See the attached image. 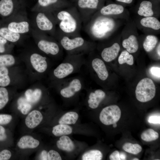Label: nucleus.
I'll list each match as a JSON object with an SVG mask.
<instances>
[{
    "instance_id": "11",
    "label": "nucleus",
    "mask_w": 160,
    "mask_h": 160,
    "mask_svg": "<svg viewBox=\"0 0 160 160\" xmlns=\"http://www.w3.org/2000/svg\"><path fill=\"white\" fill-rule=\"evenodd\" d=\"M43 116L39 111L34 110L30 112L25 119L26 126L30 129H33L37 126L42 121Z\"/></svg>"
},
{
    "instance_id": "51",
    "label": "nucleus",
    "mask_w": 160,
    "mask_h": 160,
    "mask_svg": "<svg viewBox=\"0 0 160 160\" xmlns=\"http://www.w3.org/2000/svg\"><path fill=\"white\" fill-rule=\"evenodd\" d=\"M134 160H138L139 159H138L137 158H134L133 159Z\"/></svg>"
},
{
    "instance_id": "40",
    "label": "nucleus",
    "mask_w": 160,
    "mask_h": 160,
    "mask_svg": "<svg viewBox=\"0 0 160 160\" xmlns=\"http://www.w3.org/2000/svg\"><path fill=\"white\" fill-rule=\"evenodd\" d=\"M149 71L151 74L155 78L160 79V68L156 67H152L149 69Z\"/></svg>"
},
{
    "instance_id": "13",
    "label": "nucleus",
    "mask_w": 160,
    "mask_h": 160,
    "mask_svg": "<svg viewBox=\"0 0 160 160\" xmlns=\"http://www.w3.org/2000/svg\"><path fill=\"white\" fill-rule=\"evenodd\" d=\"M120 50L119 44L118 43H115L110 47L103 49L101 54V57L105 61L111 62L117 57Z\"/></svg>"
},
{
    "instance_id": "42",
    "label": "nucleus",
    "mask_w": 160,
    "mask_h": 160,
    "mask_svg": "<svg viewBox=\"0 0 160 160\" xmlns=\"http://www.w3.org/2000/svg\"><path fill=\"white\" fill-rule=\"evenodd\" d=\"M7 41L6 39L0 36V53H3L5 52V45Z\"/></svg>"
},
{
    "instance_id": "37",
    "label": "nucleus",
    "mask_w": 160,
    "mask_h": 160,
    "mask_svg": "<svg viewBox=\"0 0 160 160\" xmlns=\"http://www.w3.org/2000/svg\"><path fill=\"white\" fill-rule=\"evenodd\" d=\"M12 118L11 115L8 114H0V125L8 124L11 122Z\"/></svg>"
},
{
    "instance_id": "26",
    "label": "nucleus",
    "mask_w": 160,
    "mask_h": 160,
    "mask_svg": "<svg viewBox=\"0 0 160 160\" xmlns=\"http://www.w3.org/2000/svg\"><path fill=\"white\" fill-rule=\"evenodd\" d=\"M140 23L142 26L155 30H159L160 28L159 21L154 17H145L141 20Z\"/></svg>"
},
{
    "instance_id": "39",
    "label": "nucleus",
    "mask_w": 160,
    "mask_h": 160,
    "mask_svg": "<svg viewBox=\"0 0 160 160\" xmlns=\"http://www.w3.org/2000/svg\"><path fill=\"white\" fill-rule=\"evenodd\" d=\"M11 156V152L9 150L4 149L0 152V160H9Z\"/></svg>"
},
{
    "instance_id": "44",
    "label": "nucleus",
    "mask_w": 160,
    "mask_h": 160,
    "mask_svg": "<svg viewBox=\"0 0 160 160\" xmlns=\"http://www.w3.org/2000/svg\"><path fill=\"white\" fill-rule=\"evenodd\" d=\"M7 138V135L4 128L0 125V141H4Z\"/></svg>"
},
{
    "instance_id": "24",
    "label": "nucleus",
    "mask_w": 160,
    "mask_h": 160,
    "mask_svg": "<svg viewBox=\"0 0 160 160\" xmlns=\"http://www.w3.org/2000/svg\"><path fill=\"white\" fill-rule=\"evenodd\" d=\"M0 36L7 41L12 42L18 41L20 37V34L12 32L7 27H5L0 28Z\"/></svg>"
},
{
    "instance_id": "29",
    "label": "nucleus",
    "mask_w": 160,
    "mask_h": 160,
    "mask_svg": "<svg viewBox=\"0 0 160 160\" xmlns=\"http://www.w3.org/2000/svg\"><path fill=\"white\" fill-rule=\"evenodd\" d=\"M10 79L7 67H0V87H5L9 85Z\"/></svg>"
},
{
    "instance_id": "25",
    "label": "nucleus",
    "mask_w": 160,
    "mask_h": 160,
    "mask_svg": "<svg viewBox=\"0 0 160 160\" xmlns=\"http://www.w3.org/2000/svg\"><path fill=\"white\" fill-rule=\"evenodd\" d=\"M79 118L78 114L75 112L70 111L63 115L59 120V124L69 125L76 123Z\"/></svg>"
},
{
    "instance_id": "38",
    "label": "nucleus",
    "mask_w": 160,
    "mask_h": 160,
    "mask_svg": "<svg viewBox=\"0 0 160 160\" xmlns=\"http://www.w3.org/2000/svg\"><path fill=\"white\" fill-rule=\"evenodd\" d=\"M48 160H61L62 158L57 151L53 150H50L48 152Z\"/></svg>"
},
{
    "instance_id": "35",
    "label": "nucleus",
    "mask_w": 160,
    "mask_h": 160,
    "mask_svg": "<svg viewBox=\"0 0 160 160\" xmlns=\"http://www.w3.org/2000/svg\"><path fill=\"white\" fill-rule=\"evenodd\" d=\"M98 0H79L78 5L81 8L96 9L99 3Z\"/></svg>"
},
{
    "instance_id": "17",
    "label": "nucleus",
    "mask_w": 160,
    "mask_h": 160,
    "mask_svg": "<svg viewBox=\"0 0 160 160\" xmlns=\"http://www.w3.org/2000/svg\"><path fill=\"white\" fill-rule=\"evenodd\" d=\"M29 24L27 22L23 21L10 22L8 25L7 28L12 31L20 34L28 32L29 31Z\"/></svg>"
},
{
    "instance_id": "34",
    "label": "nucleus",
    "mask_w": 160,
    "mask_h": 160,
    "mask_svg": "<svg viewBox=\"0 0 160 160\" xmlns=\"http://www.w3.org/2000/svg\"><path fill=\"white\" fill-rule=\"evenodd\" d=\"M18 109L21 111L23 114H26L31 110L32 105L25 98H20L18 100Z\"/></svg>"
},
{
    "instance_id": "14",
    "label": "nucleus",
    "mask_w": 160,
    "mask_h": 160,
    "mask_svg": "<svg viewBox=\"0 0 160 160\" xmlns=\"http://www.w3.org/2000/svg\"><path fill=\"white\" fill-rule=\"evenodd\" d=\"M39 141L33 137L26 135L22 137L17 143L18 147L21 149H34L37 147Z\"/></svg>"
},
{
    "instance_id": "18",
    "label": "nucleus",
    "mask_w": 160,
    "mask_h": 160,
    "mask_svg": "<svg viewBox=\"0 0 160 160\" xmlns=\"http://www.w3.org/2000/svg\"><path fill=\"white\" fill-rule=\"evenodd\" d=\"M123 47L126 49L130 53L136 52L138 48V41L136 36L134 35L130 36L128 38L124 39L122 42Z\"/></svg>"
},
{
    "instance_id": "19",
    "label": "nucleus",
    "mask_w": 160,
    "mask_h": 160,
    "mask_svg": "<svg viewBox=\"0 0 160 160\" xmlns=\"http://www.w3.org/2000/svg\"><path fill=\"white\" fill-rule=\"evenodd\" d=\"M124 10V8L121 5L111 4L103 7L100 12L104 15H118L122 13Z\"/></svg>"
},
{
    "instance_id": "43",
    "label": "nucleus",
    "mask_w": 160,
    "mask_h": 160,
    "mask_svg": "<svg viewBox=\"0 0 160 160\" xmlns=\"http://www.w3.org/2000/svg\"><path fill=\"white\" fill-rule=\"evenodd\" d=\"M160 116L153 115L149 118L148 121L149 123L155 124H160Z\"/></svg>"
},
{
    "instance_id": "27",
    "label": "nucleus",
    "mask_w": 160,
    "mask_h": 160,
    "mask_svg": "<svg viewBox=\"0 0 160 160\" xmlns=\"http://www.w3.org/2000/svg\"><path fill=\"white\" fill-rule=\"evenodd\" d=\"M158 41V39L153 35L147 36L143 43V47L145 50L147 52L152 51L156 47Z\"/></svg>"
},
{
    "instance_id": "41",
    "label": "nucleus",
    "mask_w": 160,
    "mask_h": 160,
    "mask_svg": "<svg viewBox=\"0 0 160 160\" xmlns=\"http://www.w3.org/2000/svg\"><path fill=\"white\" fill-rule=\"evenodd\" d=\"M58 0H38L39 4L43 7H47L56 3Z\"/></svg>"
},
{
    "instance_id": "23",
    "label": "nucleus",
    "mask_w": 160,
    "mask_h": 160,
    "mask_svg": "<svg viewBox=\"0 0 160 160\" xmlns=\"http://www.w3.org/2000/svg\"><path fill=\"white\" fill-rule=\"evenodd\" d=\"M42 95L41 90L39 88L34 90L31 89H27L25 92V98L29 103H35L40 99Z\"/></svg>"
},
{
    "instance_id": "8",
    "label": "nucleus",
    "mask_w": 160,
    "mask_h": 160,
    "mask_svg": "<svg viewBox=\"0 0 160 160\" xmlns=\"http://www.w3.org/2000/svg\"><path fill=\"white\" fill-rule=\"evenodd\" d=\"M46 57L34 53L30 57L31 63L34 69L39 73L44 72L48 68V64Z\"/></svg>"
},
{
    "instance_id": "1",
    "label": "nucleus",
    "mask_w": 160,
    "mask_h": 160,
    "mask_svg": "<svg viewBox=\"0 0 160 160\" xmlns=\"http://www.w3.org/2000/svg\"><path fill=\"white\" fill-rule=\"evenodd\" d=\"M81 73L60 81V94L63 97L69 98L74 96L84 88L88 87V79Z\"/></svg>"
},
{
    "instance_id": "2",
    "label": "nucleus",
    "mask_w": 160,
    "mask_h": 160,
    "mask_svg": "<svg viewBox=\"0 0 160 160\" xmlns=\"http://www.w3.org/2000/svg\"><path fill=\"white\" fill-rule=\"evenodd\" d=\"M66 60L60 63L55 68L54 76L60 80L74 74L79 73L85 66L86 61Z\"/></svg>"
},
{
    "instance_id": "15",
    "label": "nucleus",
    "mask_w": 160,
    "mask_h": 160,
    "mask_svg": "<svg viewBox=\"0 0 160 160\" xmlns=\"http://www.w3.org/2000/svg\"><path fill=\"white\" fill-rule=\"evenodd\" d=\"M36 21L38 27L41 30L49 31L53 28L52 22L44 13L39 12L37 14Z\"/></svg>"
},
{
    "instance_id": "16",
    "label": "nucleus",
    "mask_w": 160,
    "mask_h": 160,
    "mask_svg": "<svg viewBox=\"0 0 160 160\" xmlns=\"http://www.w3.org/2000/svg\"><path fill=\"white\" fill-rule=\"evenodd\" d=\"M57 148L67 152L73 151L75 148V145L69 137L65 135L61 136L56 143Z\"/></svg>"
},
{
    "instance_id": "22",
    "label": "nucleus",
    "mask_w": 160,
    "mask_h": 160,
    "mask_svg": "<svg viewBox=\"0 0 160 160\" xmlns=\"http://www.w3.org/2000/svg\"><path fill=\"white\" fill-rule=\"evenodd\" d=\"M72 130V127L68 125L59 124L53 127L52 133L55 136H61L71 134Z\"/></svg>"
},
{
    "instance_id": "33",
    "label": "nucleus",
    "mask_w": 160,
    "mask_h": 160,
    "mask_svg": "<svg viewBox=\"0 0 160 160\" xmlns=\"http://www.w3.org/2000/svg\"><path fill=\"white\" fill-rule=\"evenodd\" d=\"M118 61L120 64L126 63L128 65H132L134 63L133 56L127 50L123 51L119 56Z\"/></svg>"
},
{
    "instance_id": "32",
    "label": "nucleus",
    "mask_w": 160,
    "mask_h": 160,
    "mask_svg": "<svg viewBox=\"0 0 160 160\" xmlns=\"http://www.w3.org/2000/svg\"><path fill=\"white\" fill-rule=\"evenodd\" d=\"M123 149L126 152L133 154H137L142 150L141 146L138 144L127 143L123 146Z\"/></svg>"
},
{
    "instance_id": "7",
    "label": "nucleus",
    "mask_w": 160,
    "mask_h": 160,
    "mask_svg": "<svg viewBox=\"0 0 160 160\" xmlns=\"http://www.w3.org/2000/svg\"><path fill=\"white\" fill-rule=\"evenodd\" d=\"M85 63L91 66L92 69L96 73L100 79L104 81L107 79L109 75L105 63L101 59L95 58L93 59L90 63L86 61Z\"/></svg>"
},
{
    "instance_id": "20",
    "label": "nucleus",
    "mask_w": 160,
    "mask_h": 160,
    "mask_svg": "<svg viewBox=\"0 0 160 160\" xmlns=\"http://www.w3.org/2000/svg\"><path fill=\"white\" fill-rule=\"evenodd\" d=\"M14 4L12 0H0V15L6 17L10 15L13 12Z\"/></svg>"
},
{
    "instance_id": "6",
    "label": "nucleus",
    "mask_w": 160,
    "mask_h": 160,
    "mask_svg": "<svg viewBox=\"0 0 160 160\" xmlns=\"http://www.w3.org/2000/svg\"><path fill=\"white\" fill-rule=\"evenodd\" d=\"M57 17L61 21L59 26L63 31L71 33L76 30L77 26L76 21L70 13L66 11H61L58 13Z\"/></svg>"
},
{
    "instance_id": "21",
    "label": "nucleus",
    "mask_w": 160,
    "mask_h": 160,
    "mask_svg": "<svg viewBox=\"0 0 160 160\" xmlns=\"http://www.w3.org/2000/svg\"><path fill=\"white\" fill-rule=\"evenodd\" d=\"M137 13L139 15L145 17L152 16L153 15L152 4L149 1H143L140 4Z\"/></svg>"
},
{
    "instance_id": "36",
    "label": "nucleus",
    "mask_w": 160,
    "mask_h": 160,
    "mask_svg": "<svg viewBox=\"0 0 160 160\" xmlns=\"http://www.w3.org/2000/svg\"><path fill=\"white\" fill-rule=\"evenodd\" d=\"M9 100V94L7 90L5 87H0V110L6 106Z\"/></svg>"
},
{
    "instance_id": "48",
    "label": "nucleus",
    "mask_w": 160,
    "mask_h": 160,
    "mask_svg": "<svg viewBox=\"0 0 160 160\" xmlns=\"http://www.w3.org/2000/svg\"><path fill=\"white\" fill-rule=\"evenodd\" d=\"M119 2H121L122 3H126V4H130L131 3L132 1L133 0H116Z\"/></svg>"
},
{
    "instance_id": "49",
    "label": "nucleus",
    "mask_w": 160,
    "mask_h": 160,
    "mask_svg": "<svg viewBox=\"0 0 160 160\" xmlns=\"http://www.w3.org/2000/svg\"><path fill=\"white\" fill-rule=\"evenodd\" d=\"M160 43L159 44L157 48V53L158 55L160 57Z\"/></svg>"
},
{
    "instance_id": "3",
    "label": "nucleus",
    "mask_w": 160,
    "mask_h": 160,
    "mask_svg": "<svg viewBox=\"0 0 160 160\" xmlns=\"http://www.w3.org/2000/svg\"><path fill=\"white\" fill-rule=\"evenodd\" d=\"M156 92L155 85L150 78H145L141 79L137 84L135 93L137 99L141 102H146L152 99Z\"/></svg>"
},
{
    "instance_id": "28",
    "label": "nucleus",
    "mask_w": 160,
    "mask_h": 160,
    "mask_svg": "<svg viewBox=\"0 0 160 160\" xmlns=\"http://www.w3.org/2000/svg\"><path fill=\"white\" fill-rule=\"evenodd\" d=\"M101 152L97 150H91L84 153L81 159L83 160H100L103 158Z\"/></svg>"
},
{
    "instance_id": "10",
    "label": "nucleus",
    "mask_w": 160,
    "mask_h": 160,
    "mask_svg": "<svg viewBox=\"0 0 160 160\" xmlns=\"http://www.w3.org/2000/svg\"><path fill=\"white\" fill-rule=\"evenodd\" d=\"M38 46L41 51L47 54L55 55L60 51L59 46L56 43L44 40L39 41Z\"/></svg>"
},
{
    "instance_id": "50",
    "label": "nucleus",
    "mask_w": 160,
    "mask_h": 160,
    "mask_svg": "<svg viewBox=\"0 0 160 160\" xmlns=\"http://www.w3.org/2000/svg\"><path fill=\"white\" fill-rule=\"evenodd\" d=\"M113 124V127L115 128L117 127V124H116V123H115Z\"/></svg>"
},
{
    "instance_id": "47",
    "label": "nucleus",
    "mask_w": 160,
    "mask_h": 160,
    "mask_svg": "<svg viewBox=\"0 0 160 160\" xmlns=\"http://www.w3.org/2000/svg\"><path fill=\"white\" fill-rule=\"evenodd\" d=\"M120 153V160H124L126 159V155L125 153L121 152Z\"/></svg>"
},
{
    "instance_id": "30",
    "label": "nucleus",
    "mask_w": 160,
    "mask_h": 160,
    "mask_svg": "<svg viewBox=\"0 0 160 160\" xmlns=\"http://www.w3.org/2000/svg\"><path fill=\"white\" fill-rule=\"evenodd\" d=\"M159 137L157 132L152 129H148L143 131L141 135L142 140L146 142H151L157 140Z\"/></svg>"
},
{
    "instance_id": "12",
    "label": "nucleus",
    "mask_w": 160,
    "mask_h": 160,
    "mask_svg": "<svg viewBox=\"0 0 160 160\" xmlns=\"http://www.w3.org/2000/svg\"><path fill=\"white\" fill-rule=\"evenodd\" d=\"M105 93L100 89H97L90 92L87 101L89 106L92 109L97 108L100 103L104 99Z\"/></svg>"
},
{
    "instance_id": "4",
    "label": "nucleus",
    "mask_w": 160,
    "mask_h": 160,
    "mask_svg": "<svg viewBox=\"0 0 160 160\" xmlns=\"http://www.w3.org/2000/svg\"><path fill=\"white\" fill-rule=\"evenodd\" d=\"M115 25V22L113 19L106 17H100L93 23L91 28V31L95 37L102 38L112 30Z\"/></svg>"
},
{
    "instance_id": "9",
    "label": "nucleus",
    "mask_w": 160,
    "mask_h": 160,
    "mask_svg": "<svg viewBox=\"0 0 160 160\" xmlns=\"http://www.w3.org/2000/svg\"><path fill=\"white\" fill-rule=\"evenodd\" d=\"M84 43V39L80 37L71 39L67 36H64L60 41L61 44L63 48L68 51L72 50L81 47Z\"/></svg>"
},
{
    "instance_id": "5",
    "label": "nucleus",
    "mask_w": 160,
    "mask_h": 160,
    "mask_svg": "<svg viewBox=\"0 0 160 160\" xmlns=\"http://www.w3.org/2000/svg\"><path fill=\"white\" fill-rule=\"evenodd\" d=\"M121 116V111L118 106L113 105L104 108L101 112L99 119L103 124L108 125L116 123Z\"/></svg>"
},
{
    "instance_id": "31",
    "label": "nucleus",
    "mask_w": 160,
    "mask_h": 160,
    "mask_svg": "<svg viewBox=\"0 0 160 160\" xmlns=\"http://www.w3.org/2000/svg\"><path fill=\"white\" fill-rule=\"evenodd\" d=\"M15 63V59L12 55L9 54L0 55V67L11 66Z\"/></svg>"
},
{
    "instance_id": "46",
    "label": "nucleus",
    "mask_w": 160,
    "mask_h": 160,
    "mask_svg": "<svg viewBox=\"0 0 160 160\" xmlns=\"http://www.w3.org/2000/svg\"><path fill=\"white\" fill-rule=\"evenodd\" d=\"M39 159L42 160H48V152L45 150H43L40 155Z\"/></svg>"
},
{
    "instance_id": "45",
    "label": "nucleus",
    "mask_w": 160,
    "mask_h": 160,
    "mask_svg": "<svg viewBox=\"0 0 160 160\" xmlns=\"http://www.w3.org/2000/svg\"><path fill=\"white\" fill-rule=\"evenodd\" d=\"M111 160H120L119 152L117 151L113 152L110 156Z\"/></svg>"
}]
</instances>
